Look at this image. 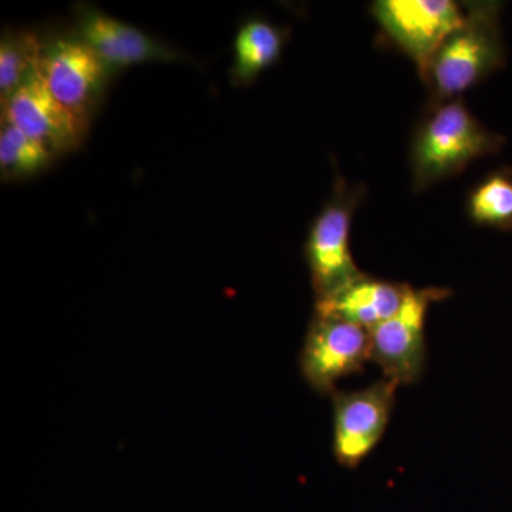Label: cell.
Masks as SVG:
<instances>
[{"label": "cell", "instance_id": "cell-10", "mask_svg": "<svg viewBox=\"0 0 512 512\" xmlns=\"http://www.w3.org/2000/svg\"><path fill=\"white\" fill-rule=\"evenodd\" d=\"M76 35L93 50L111 73L148 62L185 59L136 26L106 15L92 6L77 9Z\"/></svg>", "mask_w": 512, "mask_h": 512}, {"label": "cell", "instance_id": "cell-3", "mask_svg": "<svg viewBox=\"0 0 512 512\" xmlns=\"http://www.w3.org/2000/svg\"><path fill=\"white\" fill-rule=\"evenodd\" d=\"M362 192V188L349 187L339 178L328 204L313 221L305 255L316 301L329 298L366 275L357 268L350 252V227Z\"/></svg>", "mask_w": 512, "mask_h": 512}, {"label": "cell", "instance_id": "cell-5", "mask_svg": "<svg viewBox=\"0 0 512 512\" xmlns=\"http://www.w3.org/2000/svg\"><path fill=\"white\" fill-rule=\"evenodd\" d=\"M372 15L394 45L413 60L423 79L441 43L464 22L466 10L451 0H377Z\"/></svg>", "mask_w": 512, "mask_h": 512}, {"label": "cell", "instance_id": "cell-15", "mask_svg": "<svg viewBox=\"0 0 512 512\" xmlns=\"http://www.w3.org/2000/svg\"><path fill=\"white\" fill-rule=\"evenodd\" d=\"M40 40L32 35H8L0 42V104L5 107L36 66Z\"/></svg>", "mask_w": 512, "mask_h": 512}, {"label": "cell", "instance_id": "cell-7", "mask_svg": "<svg viewBox=\"0 0 512 512\" xmlns=\"http://www.w3.org/2000/svg\"><path fill=\"white\" fill-rule=\"evenodd\" d=\"M372 360L369 330L345 320L316 315L303 345V376L316 392L333 393L343 377L360 372Z\"/></svg>", "mask_w": 512, "mask_h": 512}, {"label": "cell", "instance_id": "cell-13", "mask_svg": "<svg viewBox=\"0 0 512 512\" xmlns=\"http://www.w3.org/2000/svg\"><path fill=\"white\" fill-rule=\"evenodd\" d=\"M467 212L474 224L512 229V171L487 175L468 195Z\"/></svg>", "mask_w": 512, "mask_h": 512}, {"label": "cell", "instance_id": "cell-12", "mask_svg": "<svg viewBox=\"0 0 512 512\" xmlns=\"http://www.w3.org/2000/svg\"><path fill=\"white\" fill-rule=\"evenodd\" d=\"M285 42L284 30L272 25L268 20H247L239 28L234 39V63L231 69L234 82H254L259 74L278 62Z\"/></svg>", "mask_w": 512, "mask_h": 512}, {"label": "cell", "instance_id": "cell-14", "mask_svg": "<svg viewBox=\"0 0 512 512\" xmlns=\"http://www.w3.org/2000/svg\"><path fill=\"white\" fill-rule=\"evenodd\" d=\"M52 154L9 123L0 131V173L3 180L30 177L45 170Z\"/></svg>", "mask_w": 512, "mask_h": 512}, {"label": "cell", "instance_id": "cell-4", "mask_svg": "<svg viewBox=\"0 0 512 512\" xmlns=\"http://www.w3.org/2000/svg\"><path fill=\"white\" fill-rule=\"evenodd\" d=\"M37 72L52 96L87 127L110 72L76 35L40 43Z\"/></svg>", "mask_w": 512, "mask_h": 512}, {"label": "cell", "instance_id": "cell-11", "mask_svg": "<svg viewBox=\"0 0 512 512\" xmlns=\"http://www.w3.org/2000/svg\"><path fill=\"white\" fill-rule=\"evenodd\" d=\"M410 288L365 275L329 298L316 301V315L345 320L372 332L399 311Z\"/></svg>", "mask_w": 512, "mask_h": 512}, {"label": "cell", "instance_id": "cell-6", "mask_svg": "<svg viewBox=\"0 0 512 512\" xmlns=\"http://www.w3.org/2000/svg\"><path fill=\"white\" fill-rule=\"evenodd\" d=\"M450 295L443 288H410L399 311L370 332L372 360L382 367L387 380L397 384L416 382L426 362L424 322L431 303Z\"/></svg>", "mask_w": 512, "mask_h": 512}, {"label": "cell", "instance_id": "cell-9", "mask_svg": "<svg viewBox=\"0 0 512 512\" xmlns=\"http://www.w3.org/2000/svg\"><path fill=\"white\" fill-rule=\"evenodd\" d=\"M2 120L33 138L52 156L77 150L87 131L47 90L37 72V63L2 107Z\"/></svg>", "mask_w": 512, "mask_h": 512}, {"label": "cell", "instance_id": "cell-8", "mask_svg": "<svg viewBox=\"0 0 512 512\" xmlns=\"http://www.w3.org/2000/svg\"><path fill=\"white\" fill-rule=\"evenodd\" d=\"M397 387L384 379L333 396V451L342 466L355 468L375 450L389 423Z\"/></svg>", "mask_w": 512, "mask_h": 512}, {"label": "cell", "instance_id": "cell-1", "mask_svg": "<svg viewBox=\"0 0 512 512\" xmlns=\"http://www.w3.org/2000/svg\"><path fill=\"white\" fill-rule=\"evenodd\" d=\"M504 140L470 113L463 99L433 104L412 141L413 188L426 190L500 150Z\"/></svg>", "mask_w": 512, "mask_h": 512}, {"label": "cell", "instance_id": "cell-2", "mask_svg": "<svg viewBox=\"0 0 512 512\" xmlns=\"http://www.w3.org/2000/svg\"><path fill=\"white\" fill-rule=\"evenodd\" d=\"M464 22L441 43L423 80L433 104L460 99L504 63L497 2L464 3Z\"/></svg>", "mask_w": 512, "mask_h": 512}]
</instances>
